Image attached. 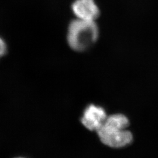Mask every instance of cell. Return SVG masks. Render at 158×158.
<instances>
[{
  "instance_id": "cell-1",
  "label": "cell",
  "mask_w": 158,
  "mask_h": 158,
  "mask_svg": "<svg viewBox=\"0 0 158 158\" xmlns=\"http://www.w3.org/2000/svg\"><path fill=\"white\" fill-rule=\"evenodd\" d=\"M98 36L99 30L95 21L76 18L69 25L68 45L73 51L83 52L96 42Z\"/></svg>"
},
{
  "instance_id": "cell-4",
  "label": "cell",
  "mask_w": 158,
  "mask_h": 158,
  "mask_svg": "<svg viewBox=\"0 0 158 158\" xmlns=\"http://www.w3.org/2000/svg\"><path fill=\"white\" fill-rule=\"evenodd\" d=\"M72 10L77 19L85 21H95L100 12L94 0H74Z\"/></svg>"
},
{
  "instance_id": "cell-7",
  "label": "cell",
  "mask_w": 158,
  "mask_h": 158,
  "mask_svg": "<svg viewBox=\"0 0 158 158\" xmlns=\"http://www.w3.org/2000/svg\"><path fill=\"white\" fill-rule=\"evenodd\" d=\"M21 158V157H19V158Z\"/></svg>"
},
{
  "instance_id": "cell-2",
  "label": "cell",
  "mask_w": 158,
  "mask_h": 158,
  "mask_svg": "<svg viewBox=\"0 0 158 158\" xmlns=\"http://www.w3.org/2000/svg\"><path fill=\"white\" fill-rule=\"evenodd\" d=\"M102 143L108 147L120 148L127 147L132 142V133L125 130H112L101 127L97 131Z\"/></svg>"
},
{
  "instance_id": "cell-5",
  "label": "cell",
  "mask_w": 158,
  "mask_h": 158,
  "mask_svg": "<svg viewBox=\"0 0 158 158\" xmlns=\"http://www.w3.org/2000/svg\"><path fill=\"white\" fill-rule=\"evenodd\" d=\"M129 125V119L125 115L116 114L107 117L102 127L112 130H125Z\"/></svg>"
},
{
  "instance_id": "cell-3",
  "label": "cell",
  "mask_w": 158,
  "mask_h": 158,
  "mask_svg": "<svg viewBox=\"0 0 158 158\" xmlns=\"http://www.w3.org/2000/svg\"><path fill=\"white\" fill-rule=\"evenodd\" d=\"M107 117L105 110L100 106L90 104L85 109L81 122L90 131H97Z\"/></svg>"
},
{
  "instance_id": "cell-6",
  "label": "cell",
  "mask_w": 158,
  "mask_h": 158,
  "mask_svg": "<svg viewBox=\"0 0 158 158\" xmlns=\"http://www.w3.org/2000/svg\"><path fill=\"white\" fill-rule=\"evenodd\" d=\"M7 47L6 42L0 37V57L3 56L6 52Z\"/></svg>"
}]
</instances>
